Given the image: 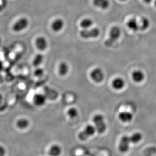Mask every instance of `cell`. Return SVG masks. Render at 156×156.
I'll use <instances>...</instances> for the list:
<instances>
[{"instance_id":"11","label":"cell","mask_w":156,"mask_h":156,"mask_svg":"<svg viewBox=\"0 0 156 156\" xmlns=\"http://www.w3.org/2000/svg\"><path fill=\"white\" fill-rule=\"evenodd\" d=\"M127 25L128 28L134 32L140 30V22H138L137 19L135 18L130 19L127 23Z\"/></svg>"},{"instance_id":"25","label":"cell","mask_w":156,"mask_h":156,"mask_svg":"<svg viewBox=\"0 0 156 156\" xmlns=\"http://www.w3.org/2000/svg\"><path fill=\"white\" fill-rule=\"evenodd\" d=\"M6 155V150L4 147L0 145V156H5Z\"/></svg>"},{"instance_id":"27","label":"cell","mask_w":156,"mask_h":156,"mask_svg":"<svg viewBox=\"0 0 156 156\" xmlns=\"http://www.w3.org/2000/svg\"><path fill=\"white\" fill-rule=\"evenodd\" d=\"M3 68V63L0 61V70H1Z\"/></svg>"},{"instance_id":"14","label":"cell","mask_w":156,"mask_h":156,"mask_svg":"<svg viewBox=\"0 0 156 156\" xmlns=\"http://www.w3.org/2000/svg\"><path fill=\"white\" fill-rule=\"evenodd\" d=\"M132 78L136 83H141L144 80V75L143 71L140 70H135L132 73Z\"/></svg>"},{"instance_id":"29","label":"cell","mask_w":156,"mask_h":156,"mask_svg":"<svg viewBox=\"0 0 156 156\" xmlns=\"http://www.w3.org/2000/svg\"><path fill=\"white\" fill-rule=\"evenodd\" d=\"M120 1H121L124 2V1H127V0H120Z\"/></svg>"},{"instance_id":"26","label":"cell","mask_w":156,"mask_h":156,"mask_svg":"<svg viewBox=\"0 0 156 156\" xmlns=\"http://www.w3.org/2000/svg\"><path fill=\"white\" fill-rule=\"evenodd\" d=\"M143 1H144V3H146V4H150V3H151V2L152 1V0H143Z\"/></svg>"},{"instance_id":"28","label":"cell","mask_w":156,"mask_h":156,"mask_svg":"<svg viewBox=\"0 0 156 156\" xmlns=\"http://www.w3.org/2000/svg\"><path fill=\"white\" fill-rule=\"evenodd\" d=\"M2 10H3V7H2V6L0 5V12H1Z\"/></svg>"},{"instance_id":"9","label":"cell","mask_w":156,"mask_h":156,"mask_svg":"<svg viewBox=\"0 0 156 156\" xmlns=\"http://www.w3.org/2000/svg\"><path fill=\"white\" fill-rule=\"evenodd\" d=\"M35 46L39 50L44 51L47 48V41L44 37H38L35 41Z\"/></svg>"},{"instance_id":"17","label":"cell","mask_w":156,"mask_h":156,"mask_svg":"<svg viewBox=\"0 0 156 156\" xmlns=\"http://www.w3.org/2000/svg\"><path fill=\"white\" fill-rule=\"evenodd\" d=\"M69 71V66L68 64L65 62H61L59 64V68H58V72L61 76H64L68 73Z\"/></svg>"},{"instance_id":"12","label":"cell","mask_w":156,"mask_h":156,"mask_svg":"<svg viewBox=\"0 0 156 156\" xmlns=\"http://www.w3.org/2000/svg\"><path fill=\"white\" fill-rule=\"evenodd\" d=\"M93 4L96 7L106 10L109 7L110 2L109 0H93Z\"/></svg>"},{"instance_id":"20","label":"cell","mask_w":156,"mask_h":156,"mask_svg":"<svg viewBox=\"0 0 156 156\" xmlns=\"http://www.w3.org/2000/svg\"><path fill=\"white\" fill-rule=\"evenodd\" d=\"M16 125L19 129H24L28 126L29 121L25 118H21L17 121Z\"/></svg>"},{"instance_id":"16","label":"cell","mask_w":156,"mask_h":156,"mask_svg":"<svg viewBox=\"0 0 156 156\" xmlns=\"http://www.w3.org/2000/svg\"><path fill=\"white\" fill-rule=\"evenodd\" d=\"M118 117L122 122H128L132 120L133 116L130 112H122L119 114Z\"/></svg>"},{"instance_id":"10","label":"cell","mask_w":156,"mask_h":156,"mask_svg":"<svg viewBox=\"0 0 156 156\" xmlns=\"http://www.w3.org/2000/svg\"><path fill=\"white\" fill-rule=\"evenodd\" d=\"M65 23L63 20L60 18L56 19L52 23L51 28L54 32H59L63 29Z\"/></svg>"},{"instance_id":"31","label":"cell","mask_w":156,"mask_h":156,"mask_svg":"<svg viewBox=\"0 0 156 156\" xmlns=\"http://www.w3.org/2000/svg\"><path fill=\"white\" fill-rule=\"evenodd\" d=\"M155 6L156 7V0H155Z\"/></svg>"},{"instance_id":"22","label":"cell","mask_w":156,"mask_h":156,"mask_svg":"<svg viewBox=\"0 0 156 156\" xmlns=\"http://www.w3.org/2000/svg\"><path fill=\"white\" fill-rule=\"evenodd\" d=\"M44 60V56L41 54H38L35 56L33 63L34 66L35 67H38L41 64Z\"/></svg>"},{"instance_id":"19","label":"cell","mask_w":156,"mask_h":156,"mask_svg":"<svg viewBox=\"0 0 156 156\" xmlns=\"http://www.w3.org/2000/svg\"><path fill=\"white\" fill-rule=\"evenodd\" d=\"M150 25V22L147 18L143 17L140 21V30L142 31L146 30L149 28Z\"/></svg>"},{"instance_id":"6","label":"cell","mask_w":156,"mask_h":156,"mask_svg":"<svg viewBox=\"0 0 156 156\" xmlns=\"http://www.w3.org/2000/svg\"><path fill=\"white\" fill-rule=\"evenodd\" d=\"M90 76L93 81L97 83H100L103 80L104 74L103 71L100 68H96L91 71Z\"/></svg>"},{"instance_id":"15","label":"cell","mask_w":156,"mask_h":156,"mask_svg":"<svg viewBox=\"0 0 156 156\" xmlns=\"http://www.w3.org/2000/svg\"><path fill=\"white\" fill-rule=\"evenodd\" d=\"M62 153V149L58 144H54L49 149V154L50 156H60Z\"/></svg>"},{"instance_id":"4","label":"cell","mask_w":156,"mask_h":156,"mask_svg":"<svg viewBox=\"0 0 156 156\" xmlns=\"http://www.w3.org/2000/svg\"><path fill=\"white\" fill-rule=\"evenodd\" d=\"M96 128L91 125H87L86 126L83 131L79 133L78 137L80 140L83 141L86 140L90 136H93L96 132Z\"/></svg>"},{"instance_id":"21","label":"cell","mask_w":156,"mask_h":156,"mask_svg":"<svg viewBox=\"0 0 156 156\" xmlns=\"http://www.w3.org/2000/svg\"><path fill=\"white\" fill-rule=\"evenodd\" d=\"M143 138V136L140 133H136L130 136V140L131 143L136 144L140 142Z\"/></svg>"},{"instance_id":"18","label":"cell","mask_w":156,"mask_h":156,"mask_svg":"<svg viewBox=\"0 0 156 156\" xmlns=\"http://www.w3.org/2000/svg\"><path fill=\"white\" fill-rule=\"evenodd\" d=\"M93 21L90 18H84L81 21L80 25L83 30L89 29L93 25Z\"/></svg>"},{"instance_id":"5","label":"cell","mask_w":156,"mask_h":156,"mask_svg":"<svg viewBox=\"0 0 156 156\" xmlns=\"http://www.w3.org/2000/svg\"><path fill=\"white\" fill-rule=\"evenodd\" d=\"M29 24L28 19L25 17L21 18L15 22L13 26V30L15 32H20L27 28Z\"/></svg>"},{"instance_id":"8","label":"cell","mask_w":156,"mask_h":156,"mask_svg":"<svg viewBox=\"0 0 156 156\" xmlns=\"http://www.w3.org/2000/svg\"><path fill=\"white\" fill-rule=\"evenodd\" d=\"M47 97L44 94H37L33 97V102L35 105L38 107L43 106L46 103Z\"/></svg>"},{"instance_id":"24","label":"cell","mask_w":156,"mask_h":156,"mask_svg":"<svg viewBox=\"0 0 156 156\" xmlns=\"http://www.w3.org/2000/svg\"><path fill=\"white\" fill-rule=\"evenodd\" d=\"M44 73V70L41 68H37L34 70V75L35 77H40L42 76Z\"/></svg>"},{"instance_id":"30","label":"cell","mask_w":156,"mask_h":156,"mask_svg":"<svg viewBox=\"0 0 156 156\" xmlns=\"http://www.w3.org/2000/svg\"><path fill=\"white\" fill-rule=\"evenodd\" d=\"M1 37H0V44H1Z\"/></svg>"},{"instance_id":"23","label":"cell","mask_w":156,"mask_h":156,"mask_svg":"<svg viewBox=\"0 0 156 156\" xmlns=\"http://www.w3.org/2000/svg\"><path fill=\"white\" fill-rule=\"evenodd\" d=\"M67 114L69 117L71 119H73L78 116V111L77 109L75 108H70L67 111Z\"/></svg>"},{"instance_id":"32","label":"cell","mask_w":156,"mask_h":156,"mask_svg":"<svg viewBox=\"0 0 156 156\" xmlns=\"http://www.w3.org/2000/svg\"><path fill=\"white\" fill-rule=\"evenodd\" d=\"M1 97L0 96V100H1Z\"/></svg>"},{"instance_id":"3","label":"cell","mask_w":156,"mask_h":156,"mask_svg":"<svg viewBox=\"0 0 156 156\" xmlns=\"http://www.w3.org/2000/svg\"><path fill=\"white\" fill-rule=\"evenodd\" d=\"M100 34V30L98 28L83 30L80 31V35L84 39L95 38L99 37Z\"/></svg>"},{"instance_id":"1","label":"cell","mask_w":156,"mask_h":156,"mask_svg":"<svg viewBox=\"0 0 156 156\" xmlns=\"http://www.w3.org/2000/svg\"><path fill=\"white\" fill-rule=\"evenodd\" d=\"M121 35V30L118 27H112L109 33V38L105 41V46L111 47L115 44Z\"/></svg>"},{"instance_id":"7","label":"cell","mask_w":156,"mask_h":156,"mask_svg":"<svg viewBox=\"0 0 156 156\" xmlns=\"http://www.w3.org/2000/svg\"><path fill=\"white\" fill-rule=\"evenodd\" d=\"M130 143H131L130 137L128 136H124L121 138L119 145V149L122 153L127 152L129 147Z\"/></svg>"},{"instance_id":"13","label":"cell","mask_w":156,"mask_h":156,"mask_svg":"<svg viewBox=\"0 0 156 156\" xmlns=\"http://www.w3.org/2000/svg\"><path fill=\"white\" fill-rule=\"evenodd\" d=\"M112 87L117 90H121L125 86V81L120 77H117L112 81Z\"/></svg>"},{"instance_id":"2","label":"cell","mask_w":156,"mask_h":156,"mask_svg":"<svg viewBox=\"0 0 156 156\" xmlns=\"http://www.w3.org/2000/svg\"><path fill=\"white\" fill-rule=\"evenodd\" d=\"M93 122L95 125V128L98 133H103L106 131L107 126L105 122L104 117L101 114L94 115L93 118Z\"/></svg>"}]
</instances>
